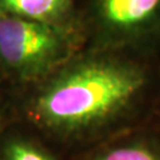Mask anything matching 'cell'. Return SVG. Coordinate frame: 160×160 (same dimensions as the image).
<instances>
[{
  "label": "cell",
  "instance_id": "7a4b0ae2",
  "mask_svg": "<svg viewBox=\"0 0 160 160\" xmlns=\"http://www.w3.org/2000/svg\"><path fill=\"white\" fill-rule=\"evenodd\" d=\"M59 50V37L46 24L22 17H0V59L19 69L45 64Z\"/></svg>",
  "mask_w": 160,
  "mask_h": 160
},
{
  "label": "cell",
  "instance_id": "3957f363",
  "mask_svg": "<svg viewBox=\"0 0 160 160\" xmlns=\"http://www.w3.org/2000/svg\"><path fill=\"white\" fill-rule=\"evenodd\" d=\"M160 0H103V14L116 26H134L152 17Z\"/></svg>",
  "mask_w": 160,
  "mask_h": 160
},
{
  "label": "cell",
  "instance_id": "8992f818",
  "mask_svg": "<svg viewBox=\"0 0 160 160\" xmlns=\"http://www.w3.org/2000/svg\"><path fill=\"white\" fill-rule=\"evenodd\" d=\"M5 160H53L44 151L32 143L14 140L6 145Z\"/></svg>",
  "mask_w": 160,
  "mask_h": 160
},
{
  "label": "cell",
  "instance_id": "6da1fadb",
  "mask_svg": "<svg viewBox=\"0 0 160 160\" xmlns=\"http://www.w3.org/2000/svg\"><path fill=\"white\" fill-rule=\"evenodd\" d=\"M142 84L135 70L110 63L89 64L69 72L38 100L37 112L48 125L80 129L116 113Z\"/></svg>",
  "mask_w": 160,
  "mask_h": 160
},
{
  "label": "cell",
  "instance_id": "5b68a950",
  "mask_svg": "<svg viewBox=\"0 0 160 160\" xmlns=\"http://www.w3.org/2000/svg\"><path fill=\"white\" fill-rule=\"evenodd\" d=\"M96 160H160V157L145 146L132 145L109 149Z\"/></svg>",
  "mask_w": 160,
  "mask_h": 160
},
{
  "label": "cell",
  "instance_id": "277c9868",
  "mask_svg": "<svg viewBox=\"0 0 160 160\" xmlns=\"http://www.w3.org/2000/svg\"><path fill=\"white\" fill-rule=\"evenodd\" d=\"M68 0H0L5 11L31 20L43 22L64 11Z\"/></svg>",
  "mask_w": 160,
  "mask_h": 160
}]
</instances>
